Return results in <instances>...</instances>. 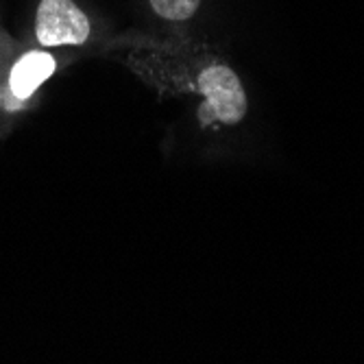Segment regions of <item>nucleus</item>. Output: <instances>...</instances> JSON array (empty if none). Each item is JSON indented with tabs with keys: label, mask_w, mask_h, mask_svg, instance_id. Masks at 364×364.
Here are the masks:
<instances>
[{
	"label": "nucleus",
	"mask_w": 364,
	"mask_h": 364,
	"mask_svg": "<svg viewBox=\"0 0 364 364\" xmlns=\"http://www.w3.org/2000/svg\"><path fill=\"white\" fill-rule=\"evenodd\" d=\"M198 92L203 94V105L198 107V122L210 124H238L247 114V94L238 75L225 63H214L198 75Z\"/></svg>",
	"instance_id": "f257e3e1"
},
{
	"label": "nucleus",
	"mask_w": 364,
	"mask_h": 364,
	"mask_svg": "<svg viewBox=\"0 0 364 364\" xmlns=\"http://www.w3.org/2000/svg\"><path fill=\"white\" fill-rule=\"evenodd\" d=\"M90 18L75 0H42L36 14V38L40 46H81L90 38Z\"/></svg>",
	"instance_id": "f03ea898"
},
{
	"label": "nucleus",
	"mask_w": 364,
	"mask_h": 364,
	"mask_svg": "<svg viewBox=\"0 0 364 364\" xmlns=\"http://www.w3.org/2000/svg\"><path fill=\"white\" fill-rule=\"evenodd\" d=\"M57 70V61L46 50H31L22 55L11 68L9 90L18 101H26L36 94L44 81H48Z\"/></svg>",
	"instance_id": "7ed1b4c3"
},
{
	"label": "nucleus",
	"mask_w": 364,
	"mask_h": 364,
	"mask_svg": "<svg viewBox=\"0 0 364 364\" xmlns=\"http://www.w3.org/2000/svg\"><path fill=\"white\" fill-rule=\"evenodd\" d=\"M149 3L159 18L171 22H186L201 7V0H149Z\"/></svg>",
	"instance_id": "20e7f679"
}]
</instances>
